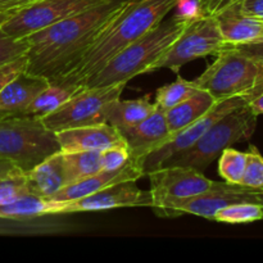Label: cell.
Returning <instances> with one entry per match:
<instances>
[{"label":"cell","instance_id":"1","mask_svg":"<svg viewBox=\"0 0 263 263\" xmlns=\"http://www.w3.org/2000/svg\"><path fill=\"white\" fill-rule=\"evenodd\" d=\"M131 0H108L27 36V68L55 81L73 66L117 13Z\"/></svg>","mask_w":263,"mask_h":263},{"label":"cell","instance_id":"2","mask_svg":"<svg viewBox=\"0 0 263 263\" xmlns=\"http://www.w3.org/2000/svg\"><path fill=\"white\" fill-rule=\"evenodd\" d=\"M177 0H131L112 18L79 61L59 79L50 82L82 85L121 50L156 27L172 12Z\"/></svg>","mask_w":263,"mask_h":263},{"label":"cell","instance_id":"3","mask_svg":"<svg viewBox=\"0 0 263 263\" xmlns=\"http://www.w3.org/2000/svg\"><path fill=\"white\" fill-rule=\"evenodd\" d=\"M187 23L174 17L152 28L151 31L134 41L131 45L113 57L98 73L87 80L82 87L108 86L126 82L141 73H148L149 68L163 55L174 44Z\"/></svg>","mask_w":263,"mask_h":263},{"label":"cell","instance_id":"4","mask_svg":"<svg viewBox=\"0 0 263 263\" xmlns=\"http://www.w3.org/2000/svg\"><path fill=\"white\" fill-rule=\"evenodd\" d=\"M258 116L244 104L213 123L192 146L170 157L163 166L190 167L204 172L226 148L249 140L254 134Z\"/></svg>","mask_w":263,"mask_h":263},{"label":"cell","instance_id":"5","mask_svg":"<svg viewBox=\"0 0 263 263\" xmlns=\"http://www.w3.org/2000/svg\"><path fill=\"white\" fill-rule=\"evenodd\" d=\"M61 152L57 134L36 116L0 117V159L27 172Z\"/></svg>","mask_w":263,"mask_h":263},{"label":"cell","instance_id":"6","mask_svg":"<svg viewBox=\"0 0 263 263\" xmlns=\"http://www.w3.org/2000/svg\"><path fill=\"white\" fill-rule=\"evenodd\" d=\"M263 81V68L233 46H226L212 64L194 80L199 89L216 100L235 95H247Z\"/></svg>","mask_w":263,"mask_h":263},{"label":"cell","instance_id":"7","mask_svg":"<svg viewBox=\"0 0 263 263\" xmlns=\"http://www.w3.org/2000/svg\"><path fill=\"white\" fill-rule=\"evenodd\" d=\"M125 87L126 82L108 86L81 87L58 109L41 117V121L54 133L104 123L108 104L121 98Z\"/></svg>","mask_w":263,"mask_h":263},{"label":"cell","instance_id":"8","mask_svg":"<svg viewBox=\"0 0 263 263\" xmlns=\"http://www.w3.org/2000/svg\"><path fill=\"white\" fill-rule=\"evenodd\" d=\"M226 46L215 15H204L185 26L179 37L149 68V72L168 68L177 73L184 64L203 57L217 55Z\"/></svg>","mask_w":263,"mask_h":263},{"label":"cell","instance_id":"9","mask_svg":"<svg viewBox=\"0 0 263 263\" xmlns=\"http://www.w3.org/2000/svg\"><path fill=\"white\" fill-rule=\"evenodd\" d=\"M146 176L151 185V208L159 217H171L170 211L177 202L203 194L213 184L203 172L182 166H162Z\"/></svg>","mask_w":263,"mask_h":263},{"label":"cell","instance_id":"10","mask_svg":"<svg viewBox=\"0 0 263 263\" xmlns=\"http://www.w3.org/2000/svg\"><path fill=\"white\" fill-rule=\"evenodd\" d=\"M105 2L108 0H37L13 13L0 28L12 37L26 39L33 32Z\"/></svg>","mask_w":263,"mask_h":263},{"label":"cell","instance_id":"11","mask_svg":"<svg viewBox=\"0 0 263 263\" xmlns=\"http://www.w3.org/2000/svg\"><path fill=\"white\" fill-rule=\"evenodd\" d=\"M244 104H248V99H247L246 95H235V97L217 100L216 104L204 116L187 125L186 127L181 128L176 133L170 134L168 138L158 148L152 151L143 158L141 168H143L144 176L163 166V163L170 157L192 146L213 123L217 122L221 117L228 115L229 112Z\"/></svg>","mask_w":263,"mask_h":263},{"label":"cell","instance_id":"12","mask_svg":"<svg viewBox=\"0 0 263 263\" xmlns=\"http://www.w3.org/2000/svg\"><path fill=\"white\" fill-rule=\"evenodd\" d=\"M238 203L263 204V187L213 181L211 189L203 194L177 202L170 211V216L176 217L181 215H194L212 220L218 210Z\"/></svg>","mask_w":263,"mask_h":263},{"label":"cell","instance_id":"13","mask_svg":"<svg viewBox=\"0 0 263 263\" xmlns=\"http://www.w3.org/2000/svg\"><path fill=\"white\" fill-rule=\"evenodd\" d=\"M131 207H152L151 192L140 189L134 180L118 182L81 199L67 202L66 215Z\"/></svg>","mask_w":263,"mask_h":263},{"label":"cell","instance_id":"14","mask_svg":"<svg viewBox=\"0 0 263 263\" xmlns=\"http://www.w3.org/2000/svg\"><path fill=\"white\" fill-rule=\"evenodd\" d=\"M55 134L62 153L103 152L118 144H126L120 131L107 122L68 128Z\"/></svg>","mask_w":263,"mask_h":263},{"label":"cell","instance_id":"15","mask_svg":"<svg viewBox=\"0 0 263 263\" xmlns=\"http://www.w3.org/2000/svg\"><path fill=\"white\" fill-rule=\"evenodd\" d=\"M120 134L122 135L126 145L128 146L131 159L141 167L144 157L158 148L171 133L167 126L164 110L157 107L145 120L139 122L138 125L120 131Z\"/></svg>","mask_w":263,"mask_h":263},{"label":"cell","instance_id":"16","mask_svg":"<svg viewBox=\"0 0 263 263\" xmlns=\"http://www.w3.org/2000/svg\"><path fill=\"white\" fill-rule=\"evenodd\" d=\"M140 177H144V172L140 164L130 158L128 163L122 168L116 170V171H103L102 170L98 174L91 175L86 179L66 185L48 199L55 200V202H72V200L81 199L87 195L94 194V193L110 186V185L128 181V180L136 181Z\"/></svg>","mask_w":263,"mask_h":263},{"label":"cell","instance_id":"17","mask_svg":"<svg viewBox=\"0 0 263 263\" xmlns=\"http://www.w3.org/2000/svg\"><path fill=\"white\" fill-rule=\"evenodd\" d=\"M213 15L228 46L254 43L263 39V20L243 13L236 3Z\"/></svg>","mask_w":263,"mask_h":263},{"label":"cell","instance_id":"18","mask_svg":"<svg viewBox=\"0 0 263 263\" xmlns=\"http://www.w3.org/2000/svg\"><path fill=\"white\" fill-rule=\"evenodd\" d=\"M49 80L23 72L0 91V117L23 116L36 95L48 87Z\"/></svg>","mask_w":263,"mask_h":263},{"label":"cell","instance_id":"19","mask_svg":"<svg viewBox=\"0 0 263 263\" xmlns=\"http://www.w3.org/2000/svg\"><path fill=\"white\" fill-rule=\"evenodd\" d=\"M26 179L32 195L48 199L55 194L66 185L61 152L51 154L45 161L26 172Z\"/></svg>","mask_w":263,"mask_h":263},{"label":"cell","instance_id":"20","mask_svg":"<svg viewBox=\"0 0 263 263\" xmlns=\"http://www.w3.org/2000/svg\"><path fill=\"white\" fill-rule=\"evenodd\" d=\"M67 202L44 199L28 194L14 202L0 205V220L23 221L51 215H66Z\"/></svg>","mask_w":263,"mask_h":263},{"label":"cell","instance_id":"21","mask_svg":"<svg viewBox=\"0 0 263 263\" xmlns=\"http://www.w3.org/2000/svg\"><path fill=\"white\" fill-rule=\"evenodd\" d=\"M149 98L151 95L138 99L121 100V98H118L113 100L108 104L105 110V122L112 125L118 131L138 125L157 108L156 103H152Z\"/></svg>","mask_w":263,"mask_h":263},{"label":"cell","instance_id":"22","mask_svg":"<svg viewBox=\"0 0 263 263\" xmlns=\"http://www.w3.org/2000/svg\"><path fill=\"white\" fill-rule=\"evenodd\" d=\"M216 102L217 100L210 92L199 89L184 102L166 110L164 115L170 133H176L197 121L198 118L204 116L216 104Z\"/></svg>","mask_w":263,"mask_h":263},{"label":"cell","instance_id":"23","mask_svg":"<svg viewBox=\"0 0 263 263\" xmlns=\"http://www.w3.org/2000/svg\"><path fill=\"white\" fill-rule=\"evenodd\" d=\"M80 86L74 84H67V82H49L48 87L39 92L35 99L26 109L23 116H36V117H44L54 110L58 109L63 105L71 97H73L79 90Z\"/></svg>","mask_w":263,"mask_h":263},{"label":"cell","instance_id":"24","mask_svg":"<svg viewBox=\"0 0 263 263\" xmlns=\"http://www.w3.org/2000/svg\"><path fill=\"white\" fill-rule=\"evenodd\" d=\"M100 154H102V152H69V153H62L66 185L73 184V182L86 179V177L102 171Z\"/></svg>","mask_w":263,"mask_h":263},{"label":"cell","instance_id":"25","mask_svg":"<svg viewBox=\"0 0 263 263\" xmlns=\"http://www.w3.org/2000/svg\"><path fill=\"white\" fill-rule=\"evenodd\" d=\"M212 221L230 223V225L263 221V204L261 203H238V204L228 205V207L218 210L212 217Z\"/></svg>","mask_w":263,"mask_h":263},{"label":"cell","instance_id":"26","mask_svg":"<svg viewBox=\"0 0 263 263\" xmlns=\"http://www.w3.org/2000/svg\"><path fill=\"white\" fill-rule=\"evenodd\" d=\"M199 87L194 84V81H186V80L179 79L172 84L163 85L159 87L156 92V105L162 110H168L171 109L175 105L180 104L192 97L194 92H197Z\"/></svg>","mask_w":263,"mask_h":263},{"label":"cell","instance_id":"27","mask_svg":"<svg viewBox=\"0 0 263 263\" xmlns=\"http://www.w3.org/2000/svg\"><path fill=\"white\" fill-rule=\"evenodd\" d=\"M247 166V152H239L233 146L226 148L218 157V174L229 184H240Z\"/></svg>","mask_w":263,"mask_h":263},{"label":"cell","instance_id":"28","mask_svg":"<svg viewBox=\"0 0 263 263\" xmlns=\"http://www.w3.org/2000/svg\"><path fill=\"white\" fill-rule=\"evenodd\" d=\"M28 194L31 193L28 190L26 172L18 167L0 177V205L14 202Z\"/></svg>","mask_w":263,"mask_h":263},{"label":"cell","instance_id":"29","mask_svg":"<svg viewBox=\"0 0 263 263\" xmlns=\"http://www.w3.org/2000/svg\"><path fill=\"white\" fill-rule=\"evenodd\" d=\"M240 184L251 187H263V156L256 145H249L247 152V166Z\"/></svg>","mask_w":263,"mask_h":263},{"label":"cell","instance_id":"30","mask_svg":"<svg viewBox=\"0 0 263 263\" xmlns=\"http://www.w3.org/2000/svg\"><path fill=\"white\" fill-rule=\"evenodd\" d=\"M130 151L126 144H118V145L112 146L109 149H105L100 154V163H102L103 171H116L126 164L130 161Z\"/></svg>","mask_w":263,"mask_h":263},{"label":"cell","instance_id":"31","mask_svg":"<svg viewBox=\"0 0 263 263\" xmlns=\"http://www.w3.org/2000/svg\"><path fill=\"white\" fill-rule=\"evenodd\" d=\"M27 48L26 39L12 37L0 28V66L18 57L25 55Z\"/></svg>","mask_w":263,"mask_h":263},{"label":"cell","instance_id":"32","mask_svg":"<svg viewBox=\"0 0 263 263\" xmlns=\"http://www.w3.org/2000/svg\"><path fill=\"white\" fill-rule=\"evenodd\" d=\"M172 10H174L172 17L185 23H190L205 15L203 13L200 0H177Z\"/></svg>","mask_w":263,"mask_h":263},{"label":"cell","instance_id":"33","mask_svg":"<svg viewBox=\"0 0 263 263\" xmlns=\"http://www.w3.org/2000/svg\"><path fill=\"white\" fill-rule=\"evenodd\" d=\"M27 68V57L22 55L0 66V91Z\"/></svg>","mask_w":263,"mask_h":263},{"label":"cell","instance_id":"34","mask_svg":"<svg viewBox=\"0 0 263 263\" xmlns=\"http://www.w3.org/2000/svg\"><path fill=\"white\" fill-rule=\"evenodd\" d=\"M233 48H235L236 50H239L240 53L246 54L247 57L253 59L256 63H258L263 68V39L259 41H254V43L235 45Z\"/></svg>","mask_w":263,"mask_h":263},{"label":"cell","instance_id":"35","mask_svg":"<svg viewBox=\"0 0 263 263\" xmlns=\"http://www.w3.org/2000/svg\"><path fill=\"white\" fill-rule=\"evenodd\" d=\"M235 3L243 13L263 20V0H238Z\"/></svg>","mask_w":263,"mask_h":263},{"label":"cell","instance_id":"36","mask_svg":"<svg viewBox=\"0 0 263 263\" xmlns=\"http://www.w3.org/2000/svg\"><path fill=\"white\" fill-rule=\"evenodd\" d=\"M235 2L238 0H200V5L205 15H213Z\"/></svg>","mask_w":263,"mask_h":263},{"label":"cell","instance_id":"37","mask_svg":"<svg viewBox=\"0 0 263 263\" xmlns=\"http://www.w3.org/2000/svg\"><path fill=\"white\" fill-rule=\"evenodd\" d=\"M37 0H0V12H12L23 9Z\"/></svg>","mask_w":263,"mask_h":263},{"label":"cell","instance_id":"38","mask_svg":"<svg viewBox=\"0 0 263 263\" xmlns=\"http://www.w3.org/2000/svg\"><path fill=\"white\" fill-rule=\"evenodd\" d=\"M248 105L252 108L254 113L257 116L263 115V91L258 92L257 95H254L253 98L248 100Z\"/></svg>","mask_w":263,"mask_h":263},{"label":"cell","instance_id":"39","mask_svg":"<svg viewBox=\"0 0 263 263\" xmlns=\"http://www.w3.org/2000/svg\"><path fill=\"white\" fill-rule=\"evenodd\" d=\"M14 164L10 163L9 161H5V159H0V177L4 176L5 174L10 171L12 168H14Z\"/></svg>","mask_w":263,"mask_h":263},{"label":"cell","instance_id":"40","mask_svg":"<svg viewBox=\"0 0 263 263\" xmlns=\"http://www.w3.org/2000/svg\"><path fill=\"white\" fill-rule=\"evenodd\" d=\"M261 91H263V81L261 82V84H258V85H257L256 87H253V89H252L251 91H249L248 94L246 95V97H247V99L249 100V99H251V98H253L254 95H257V94H258V92H261Z\"/></svg>","mask_w":263,"mask_h":263},{"label":"cell","instance_id":"41","mask_svg":"<svg viewBox=\"0 0 263 263\" xmlns=\"http://www.w3.org/2000/svg\"><path fill=\"white\" fill-rule=\"evenodd\" d=\"M12 14V12H0V27H2L3 23H4Z\"/></svg>","mask_w":263,"mask_h":263}]
</instances>
